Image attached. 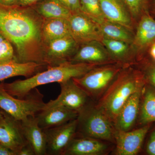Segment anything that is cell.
<instances>
[{
  "instance_id": "1",
  "label": "cell",
  "mask_w": 155,
  "mask_h": 155,
  "mask_svg": "<svg viewBox=\"0 0 155 155\" xmlns=\"http://www.w3.org/2000/svg\"><path fill=\"white\" fill-rule=\"evenodd\" d=\"M30 8L0 5V32L15 45L19 63L46 65L42 34L43 21Z\"/></svg>"
},
{
  "instance_id": "2",
  "label": "cell",
  "mask_w": 155,
  "mask_h": 155,
  "mask_svg": "<svg viewBox=\"0 0 155 155\" xmlns=\"http://www.w3.org/2000/svg\"><path fill=\"white\" fill-rule=\"evenodd\" d=\"M99 66L67 61L57 66L48 67L47 70L37 72L24 80L1 84L4 89L12 96L22 99L37 87L54 82L59 84L81 77L92 69Z\"/></svg>"
},
{
  "instance_id": "3",
  "label": "cell",
  "mask_w": 155,
  "mask_h": 155,
  "mask_svg": "<svg viewBox=\"0 0 155 155\" xmlns=\"http://www.w3.org/2000/svg\"><path fill=\"white\" fill-rule=\"evenodd\" d=\"M141 75L132 68L122 69L101 97L95 107L114 124L121 108L131 95L142 89Z\"/></svg>"
},
{
  "instance_id": "4",
  "label": "cell",
  "mask_w": 155,
  "mask_h": 155,
  "mask_svg": "<svg viewBox=\"0 0 155 155\" xmlns=\"http://www.w3.org/2000/svg\"><path fill=\"white\" fill-rule=\"evenodd\" d=\"M76 134L98 140H115L114 124L105 114L88 104L78 113Z\"/></svg>"
},
{
  "instance_id": "5",
  "label": "cell",
  "mask_w": 155,
  "mask_h": 155,
  "mask_svg": "<svg viewBox=\"0 0 155 155\" xmlns=\"http://www.w3.org/2000/svg\"><path fill=\"white\" fill-rule=\"evenodd\" d=\"M43 97L35 88L23 98H15L0 84V109L19 121H23L29 116H35L42 110L45 104Z\"/></svg>"
},
{
  "instance_id": "6",
  "label": "cell",
  "mask_w": 155,
  "mask_h": 155,
  "mask_svg": "<svg viewBox=\"0 0 155 155\" xmlns=\"http://www.w3.org/2000/svg\"><path fill=\"white\" fill-rule=\"evenodd\" d=\"M123 69L118 65H104L95 67L85 75L72 78L90 98L101 96Z\"/></svg>"
},
{
  "instance_id": "7",
  "label": "cell",
  "mask_w": 155,
  "mask_h": 155,
  "mask_svg": "<svg viewBox=\"0 0 155 155\" xmlns=\"http://www.w3.org/2000/svg\"><path fill=\"white\" fill-rule=\"evenodd\" d=\"M59 84L61 93L56 99L45 103L43 110L54 107H64L79 113L88 104L90 97L73 79Z\"/></svg>"
},
{
  "instance_id": "8",
  "label": "cell",
  "mask_w": 155,
  "mask_h": 155,
  "mask_svg": "<svg viewBox=\"0 0 155 155\" xmlns=\"http://www.w3.org/2000/svg\"><path fill=\"white\" fill-rule=\"evenodd\" d=\"M69 21L71 35L78 45L103 38L98 23L81 11L72 13Z\"/></svg>"
},
{
  "instance_id": "9",
  "label": "cell",
  "mask_w": 155,
  "mask_h": 155,
  "mask_svg": "<svg viewBox=\"0 0 155 155\" xmlns=\"http://www.w3.org/2000/svg\"><path fill=\"white\" fill-rule=\"evenodd\" d=\"M78 123L76 119L44 130L46 135L47 155H64L68 145L76 135Z\"/></svg>"
},
{
  "instance_id": "10",
  "label": "cell",
  "mask_w": 155,
  "mask_h": 155,
  "mask_svg": "<svg viewBox=\"0 0 155 155\" xmlns=\"http://www.w3.org/2000/svg\"><path fill=\"white\" fill-rule=\"evenodd\" d=\"M26 143L20 121L3 111L0 116V144L17 155Z\"/></svg>"
},
{
  "instance_id": "11",
  "label": "cell",
  "mask_w": 155,
  "mask_h": 155,
  "mask_svg": "<svg viewBox=\"0 0 155 155\" xmlns=\"http://www.w3.org/2000/svg\"><path fill=\"white\" fill-rule=\"evenodd\" d=\"M150 128L149 125L136 130L122 131L116 130L114 134L117 155H135L140 150L143 142Z\"/></svg>"
},
{
  "instance_id": "12",
  "label": "cell",
  "mask_w": 155,
  "mask_h": 155,
  "mask_svg": "<svg viewBox=\"0 0 155 155\" xmlns=\"http://www.w3.org/2000/svg\"><path fill=\"white\" fill-rule=\"evenodd\" d=\"M78 44L72 36L61 38L50 42L45 51L46 64L49 67L57 66L70 60ZM71 57V58H72Z\"/></svg>"
},
{
  "instance_id": "13",
  "label": "cell",
  "mask_w": 155,
  "mask_h": 155,
  "mask_svg": "<svg viewBox=\"0 0 155 155\" xmlns=\"http://www.w3.org/2000/svg\"><path fill=\"white\" fill-rule=\"evenodd\" d=\"M69 61L74 63H87L105 65L114 61L102 43L97 41L88 42L81 46Z\"/></svg>"
},
{
  "instance_id": "14",
  "label": "cell",
  "mask_w": 155,
  "mask_h": 155,
  "mask_svg": "<svg viewBox=\"0 0 155 155\" xmlns=\"http://www.w3.org/2000/svg\"><path fill=\"white\" fill-rule=\"evenodd\" d=\"M20 122L25 141L35 155H47L46 135L45 130L39 125L36 116H29Z\"/></svg>"
},
{
  "instance_id": "15",
  "label": "cell",
  "mask_w": 155,
  "mask_h": 155,
  "mask_svg": "<svg viewBox=\"0 0 155 155\" xmlns=\"http://www.w3.org/2000/svg\"><path fill=\"white\" fill-rule=\"evenodd\" d=\"M78 112L64 107L45 109L36 115L40 127L43 130L64 125L77 119Z\"/></svg>"
},
{
  "instance_id": "16",
  "label": "cell",
  "mask_w": 155,
  "mask_h": 155,
  "mask_svg": "<svg viewBox=\"0 0 155 155\" xmlns=\"http://www.w3.org/2000/svg\"><path fill=\"white\" fill-rule=\"evenodd\" d=\"M105 19L133 29L132 17L122 0H99Z\"/></svg>"
},
{
  "instance_id": "17",
  "label": "cell",
  "mask_w": 155,
  "mask_h": 155,
  "mask_svg": "<svg viewBox=\"0 0 155 155\" xmlns=\"http://www.w3.org/2000/svg\"><path fill=\"white\" fill-rule=\"evenodd\" d=\"M141 92L142 89L136 92L125 103L114 122L115 129L128 131L133 127L138 115Z\"/></svg>"
},
{
  "instance_id": "18",
  "label": "cell",
  "mask_w": 155,
  "mask_h": 155,
  "mask_svg": "<svg viewBox=\"0 0 155 155\" xmlns=\"http://www.w3.org/2000/svg\"><path fill=\"white\" fill-rule=\"evenodd\" d=\"M107 146L100 140L76 134L65 150L64 155H100Z\"/></svg>"
},
{
  "instance_id": "19",
  "label": "cell",
  "mask_w": 155,
  "mask_h": 155,
  "mask_svg": "<svg viewBox=\"0 0 155 155\" xmlns=\"http://www.w3.org/2000/svg\"><path fill=\"white\" fill-rule=\"evenodd\" d=\"M155 41V20L147 14L142 16L134 35L132 45L142 50Z\"/></svg>"
},
{
  "instance_id": "20",
  "label": "cell",
  "mask_w": 155,
  "mask_h": 155,
  "mask_svg": "<svg viewBox=\"0 0 155 155\" xmlns=\"http://www.w3.org/2000/svg\"><path fill=\"white\" fill-rule=\"evenodd\" d=\"M44 65L35 62L19 63L16 61L0 64V81L17 76L28 78L35 75Z\"/></svg>"
},
{
  "instance_id": "21",
  "label": "cell",
  "mask_w": 155,
  "mask_h": 155,
  "mask_svg": "<svg viewBox=\"0 0 155 155\" xmlns=\"http://www.w3.org/2000/svg\"><path fill=\"white\" fill-rule=\"evenodd\" d=\"M44 43L64 37L71 35L69 19L55 18L46 19L43 21L42 30Z\"/></svg>"
},
{
  "instance_id": "22",
  "label": "cell",
  "mask_w": 155,
  "mask_h": 155,
  "mask_svg": "<svg viewBox=\"0 0 155 155\" xmlns=\"http://www.w3.org/2000/svg\"><path fill=\"white\" fill-rule=\"evenodd\" d=\"M98 23L103 37L133 43L134 35L127 27L106 19Z\"/></svg>"
},
{
  "instance_id": "23",
  "label": "cell",
  "mask_w": 155,
  "mask_h": 155,
  "mask_svg": "<svg viewBox=\"0 0 155 155\" xmlns=\"http://www.w3.org/2000/svg\"><path fill=\"white\" fill-rule=\"evenodd\" d=\"M37 12L42 17L48 18L69 19L72 13L58 0H44L36 6Z\"/></svg>"
},
{
  "instance_id": "24",
  "label": "cell",
  "mask_w": 155,
  "mask_h": 155,
  "mask_svg": "<svg viewBox=\"0 0 155 155\" xmlns=\"http://www.w3.org/2000/svg\"><path fill=\"white\" fill-rule=\"evenodd\" d=\"M101 42L113 61H122L129 55L131 45L122 41L103 37Z\"/></svg>"
},
{
  "instance_id": "25",
  "label": "cell",
  "mask_w": 155,
  "mask_h": 155,
  "mask_svg": "<svg viewBox=\"0 0 155 155\" xmlns=\"http://www.w3.org/2000/svg\"><path fill=\"white\" fill-rule=\"evenodd\" d=\"M155 122V90L147 89L144 94V99L141 108L140 122L147 125Z\"/></svg>"
},
{
  "instance_id": "26",
  "label": "cell",
  "mask_w": 155,
  "mask_h": 155,
  "mask_svg": "<svg viewBox=\"0 0 155 155\" xmlns=\"http://www.w3.org/2000/svg\"><path fill=\"white\" fill-rule=\"evenodd\" d=\"M81 12L99 23L105 19L99 0H79Z\"/></svg>"
},
{
  "instance_id": "27",
  "label": "cell",
  "mask_w": 155,
  "mask_h": 155,
  "mask_svg": "<svg viewBox=\"0 0 155 155\" xmlns=\"http://www.w3.org/2000/svg\"><path fill=\"white\" fill-rule=\"evenodd\" d=\"M17 61L11 43L0 32V64Z\"/></svg>"
},
{
  "instance_id": "28",
  "label": "cell",
  "mask_w": 155,
  "mask_h": 155,
  "mask_svg": "<svg viewBox=\"0 0 155 155\" xmlns=\"http://www.w3.org/2000/svg\"><path fill=\"white\" fill-rule=\"evenodd\" d=\"M132 19L140 17L146 8L148 0H122Z\"/></svg>"
},
{
  "instance_id": "29",
  "label": "cell",
  "mask_w": 155,
  "mask_h": 155,
  "mask_svg": "<svg viewBox=\"0 0 155 155\" xmlns=\"http://www.w3.org/2000/svg\"><path fill=\"white\" fill-rule=\"evenodd\" d=\"M71 13H77L81 11L79 0H58Z\"/></svg>"
},
{
  "instance_id": "30",
  "label": "cell",
  "mask_w": 155,
  "mask_h": 155,
  "mask_svg": "<svg viewBox=\"0 0 155 155\" xmlns=\"http://www.w3.org/2000/svg\"><path fill=\"white\" fill-rule=\"evenodd\" d=\"M147 152L148 154L155 155V130L150 137L147 145Z\"/></svg>"
},
{
  "instance_id": "31",
  "label": "cell",
  "mask_w": 155,
  "mask_h": 155,
  "mask_svg": "<svg viewBox=\"0 0 155 155\" xmlns=\"http://www.w3.org/2000/svg\"><path fill=\"white\" fill-rule=\"evenodd\" d=\"M17 155H35V154L31 147L27 143L22 147Z\"/></svg>"
},
{
  "instance_id": "32",
  "label": "cell",
  "mask_w": 155,
  "mask_h": 155,
  "mask_svg": "<svg viewBox=\"0 0 155 155\" xmlns=\"http://www.w3.org/2000/svg\"><path fill=\"white\" fill-rule=\"evenodd\" d=\"M44 0H19L18 5L22 7L32 5L36 3H40Z\"/></svg>"
},
{
  "instance_id": "33",
  "label": "cell",
  "mask_w": 155,
  "mask_h": 155,
  "mask_svg": "<svg viewBox=\"0 0 155 155\" xmlns=\"http://www.w3.org/2000/svg\"><path fill=\"white\" fill-rule=\"evenodd\" d=\"M19 0H0V5L6 7L18 5Z\"/></svg>"
},
{
  "instance_id": "34",
  "label": "cell",
  "mask_w": 155,
  "mask_h": 155,
  "mask_svg": "<svg viewBox=\"0 0 155 155\" xmlns=\"http://www.w3.org/2000/svg\"><path fill=\"white\" fill-rule=\"evenodd\" d=\"M0 155H16L15 153L0 144Z\"/></svg>"
},
{
  "instance_id": "35",
  "label": "cell",
  "mask_w": 155,
  "mask_h": 155,
  "mask_svg": "<svg viewBox=\"0 0 155 155\" xmlns=\"http://www.w3.org/2000/svg\"><path fill=\"white\" fill-rule=\"evenodd\" d=\"M149 80L151 83L155 87V67L152 69L149 75Z\"/></svg>"
},
{
  "instance_id": "36",
  "label": "cell",
  "mask_w": 155,
  "mask_h": 155,
  "mask_svg": "<svg viewBox=\"0 0 155 155\" xmlns=\"http://www.w3.org/2000/svg\"><path fill=\"white\" fill-rule=\"evenodd\" d=\"M150 52V54L155 61V41L151 45Z\"/></svg>"
},
{
  "instance_id": "37",
  "label": "cell",
  "mask_w": 155,
  "mask_h": 155,
  "mask_svg": "<svg viewBox=\"0 0 155 155\" xmlns=\"http://www.w3.org/2000/svg\"><path fill=\"white\" fill-rule=\"evenodd\" d=\"M3 110H1V109H0V116H1V115H2V114Z\"/></svg>"
}]
</instances>
